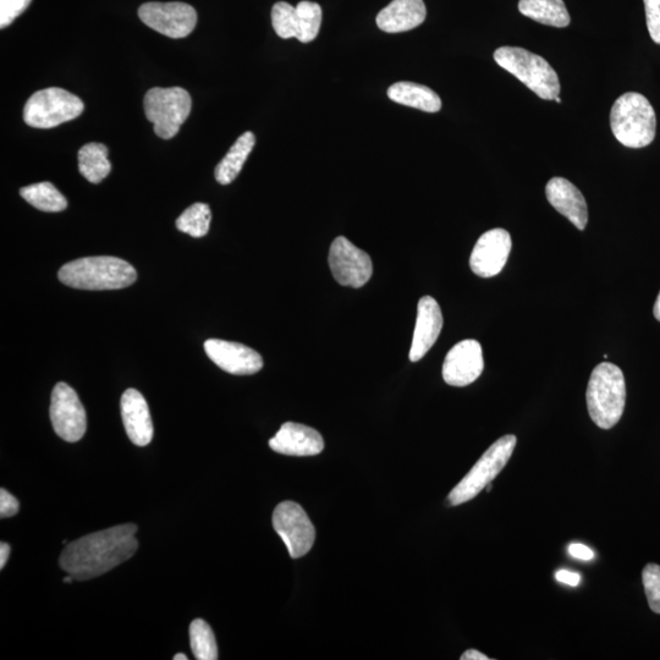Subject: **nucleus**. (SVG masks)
<instances>
[{"mask_svg": "<svg viewBox=\"0 0 660 660\" xmlns=\"http://www.w3.org/2000/svg\"><path fill=\"white\" fill-rule=\"evenodd\" d=\"M569 554L572 558L585 561L592 560L594 558L593 550L583 546V544L580 543L570 544Z\"/></svg>", "mask_w": 660, "mask_h": 660, "instance_id": "72a5a7b5", "label": "nucleus"}, {"mask_svg": "<svg viewBox=\"0 0 660 660\" xmlns=\"http://www.w3.org/2000/svg\"><path fill=\"white\" fill-rule=\"evenodd\" d=\"M554 101H557L558 103H561V98L558 96L557 98L554 99Z\"/></svg>", "mask_w": 660, "mask_h": 660, "instance_id": "79ce46f5", "label": "nucleus"}, {"mask_svg": "<svg viewBox=\"0 0 660 660\" xmlns=\"http://www.w3.org/2000/svg\"><path fill=\"white\" fill-rule=\"evenodd\" d=\"M297 14H299V36L296 40L301 43H310L316 40L322 25L321 5L313 2H300L296 5Z\"/></svg>", "mask_w": 660, "mask_h": 660, "instance_id": "cd10ccee", "label": "nucleus"}, {"mask_svg": "<svg viewBox=\"0 0 660 660\" xmlns=\"http://www.w3.org/2000/svg\"><path fill=\"white\" fill-rule=\"evenodd\" d=\"M511 236L504 229L484 233L476 242L470 257L472 272L481 278H492L503 271L510 255Z\"/></svg>", "mask_w": 660, "mask_h": 660, "instance_id": "ddd939ff", "label": "nucleus"}, {"mask_svg": "<svg viewBox=\"0 0 660 660\" xmlns=\"http://www.w3.org/2000/svg\"><path fill=\"white\" fill-rule=\"evenodd\" d=\"M328 261L330 271L340 285L359 289L370 282L373 273L371 257L344 236L333 241Z\"/></svg>", "mask_w": 660, "mask_h": 660, "instance_id": "9d476101", "label": "nucleus"}, {"mask_svg": "<svg viewBox=\"0 0 660 660\" xmlns=\"http://www.w3.org/2000/svg\"><path fill=\"white\" fill-rule=\"evenodd\" d=\"M461 660H489L483 653L476 651V649H469L460 657Z\"/></svg>", "mask_w": 660, "mask_h": 660, "instance_id": "e433bc0d", "label": "nucleus"}, {"mask_svg": "<svg viewBox=\"0 0 660 660\" xmlns=\"http://www.w3.org/2000/svg\"><path fill=\"white\" fill-rule=\"evenodd\" d=\"M269 447L275 453L289 456H315L321 454L324 442L316 429L286 422L275 436L269 440Z\"/></svg>", "mask_w": 660, "mask_h": 660, "instance_id": "f3484780", "label": "nucleus"}, {"mask_svg": "<svg viewBox=\"0 0 660 660\" xmlns=\"http://www.w3.org/2000/svg\"><path fill=\"white\" fill-rule=\"evenodd\" d=\"M51 421L55 433L65 442L76 443L85 436L86 411L75 390L64 382L53 389Z\"/></svg>", "mask_w": 660, "mask_h": 660, "instance_id": "9b49d317", "label": "nucleus"}, {"mask_svg": "<svg viewBox=\"0 0 660 660\" xmlns=\"http://www.w3.org/2000/svg\"><path fill=\"white\" fill-rule=\"evenodd\" d=\"M443 328V315L438 302L431 296H423L418 301L417 319L412 338L410 360L417 362L427 355L436 344Z\"/></svg>", "mask_w": 660, "mask_h": 660, "instance_id": "dca6fc26", "label": "nucleus"}, {"mask_svg": "<svg viewBox=\"0 0 660 660\" xmlns=\"http://www.w3.org/2000/svg\"><path fill=\"white\" fill-rule=\"evenodd\" d=\"M273 527L293 559L304 557L315 543V526L305 510L294 502H283L275 508Z\"/></svg>", "mask_w": 660, "mask_h": 660, "instance_id": "1a4fd4ad", "label": "nucleus"}, {"mask_svg": "<svg viewBox=\"0 0 660 660\" xmlns=\"http://www.w3.org/2000/svg\"><path fill=\"white\" fill-rule=\"evenodd\" d=\"M32 0H0V27L5 29L29 8Z\"/></svg>", "mask_w": 660, "mask_h": 660, "instance_id": "7c9ffc66", "label": "nucleus"}, {"mask_svg": "<svg viewBox=\"0 0 660 660\" xmlns=\"http://www.w3.org/2000/svg\"><path fill=\"white\" fill-rule=\"evenodd\" d=\"M121 417L126 434L137 447H146L153 439V423L148 404L136 389H128L121 396Z\"/></svg>", "mask_w": 660, "mask_h": 660, "instance_id": "a211bd4d", "label": "nucleus"}, {"mask_svg": "<svg viewBox=\"0 0 660 660\" xmlns=\"http://www.w3.org/2000/svg\"><path fill=\"white\" fill-rule=\"evenodd\" d=\"M516 443L517 439L513 434L498 439L476 462L471 471L462 478L458 486L450 492L448 497L450 505L456 506L470 502L489 483H492L513 456Z\"/></svg>", "mask_w": 660, "mask_h": 660, "instance_id": "423d86ee", "label": "nucleus"}, {"mask_svg": "<svg viewBox=\"0 0 660 660\" xmlns=\"http://www.w3.org/2000/svg\"><path fill=\"white\" fill-rule=\"evenodd\" d=\"M136 532V525L125 524L81 537L64 548L60 568L79 581L106 574L134 557L139 549Z\"/></svg>", "mask_w": 660, "mask_h": 660, "instance_id": "f257e3e1", "label": "nucleus"}, {"mask_svg": "<svg viewBox=\"0 0 660 660\" xmlns=\"http://www.w3.org/2000/svg\"><path fill=\"white\" fill-rule=\"evenodd\" d=\"M519 10L539 24L553 27H568L570 15L564 0H520Z\"/></svg>", "mask_w": 660, "mask_h": 660, "instance_id": "5701e85b", "label": "nucleus"}, {"mask_svg": "<svg viewBox=\"0 0 660 660\" xmlns=\"http://www.w3.org/2000/svg\"><path fill=\"white\" fill-rule=\"evenodd\" d=\"M494 60L511 75L519 79L539 98L553 101L560 93V81L552 66L541 55L519 47H500Z\"/></svg>", "mask_w": 660, "mask_h": 660, "instance_id": "39448f33", "label": "nucleus"}, {"mask_svg": "<svg viewBox=\"0 0 660 660\" xmlns=\"http://www.w3.org/2000/svg\"><path fill=\"white\" fill-rule=\"evenodd\" d=\"M486 488H487V492H488V493H491V492H492V488H493V487H492V483H489L488 486H487Z\"/></svg>", "mask_w": 660, "mask_h": 660, "instance_id": "a19ab883", "label": "nucleus"}, {"mask_svg": "<svg viewBox=\"0 0 660 660\" xmlns=\"http://www.w3.org/2000/svg\"><path fill=\"white\" fill-rule=\"evenodd\" d=\"M255 145L256 137L251 131L245 132L236 140L227 156L220 161L216 170H214V176H216L219 184L229 185L238 178Z\"/></svg>", "mask_w": 660, "mask_h": 660, "instance_id": "4be33fe9", "label": "nucleus"}, {"mask_svg": "<svg viewBox=\"0 0 660 660\" xmlns=\"http://www.w3.org/2000/svg\"><path fill=\"white\" fill-rule=\"evenodd\" d=\"M546 195L550 205L568 218L579 230H585L588 223V209L585 197L574 184L564 178L548 181Z\"/></svg>", "mask_w": 660, "mask_h": 660, "instance_id": "6ab92c4d", "label": "nucleus"}, {"mask_svg": "<svg viewBox=\"0 0 660 660\" xmlns=\"http://www.w3.org/2000/svg\"><path fill=\"white\" fill-rule=\"evenodd\" d=\"M484 368L482 346L477 340L460 341L448 352L443 363L444 382L466 387L481 376Z\"/></svg>", "mask_w": 660, "mask_h": 660, "instance_id": "4468645a", "label": "nucleus"}, {"mask_svg": "<svg viewBox=\"0 0 660 660\" xmlns=\"http://www.w3.org/2000/svg\"><path fill=\"white\" fill-rule=\"evenodd\" d=\"M586 399L592 421L599 428H613L625 410L626 384L623 371L614 363H599L594 367L588 382Z\"/></svg>", "mask_w": 660, "mask_h": 660, "instance_id": "7ed1b4c3", "label": "nucleus"}, {"mask_svg": "<svg viewBox=\"0 0 660 660\" xmlns=\"http://www.w3.org/2000/svg\"><path fill=\"white\" fill-rule=\"evenodd\" d=\"M139 16L143 24L170 38H184L195 30L197 13L185 3H146Z\"/></svg>", "mask_w": 660, "mask_h": 660, "instance_id": "f8f14e48", "label": "nucleus"}, {"mask_svg": "<svg viewBox=\"0 0 660 660\" xmlns=\"http://www.w3.org/2000/svg\"><path fill=\"white\" fill-rule=\"evenodd\" d=\"M555 579L572 587L579 586L581 581V577L577 572H571L568 570H559L557 574H555Z\"/></svg>", "mask_w": 660, "mask_h": 660, "instance_id": "f704fd0d", "label": "nucleus"}, {"mask_svg": "<svg viewBox=\"0 0 660 660\" xmlns=\"http://www.w3.org/2000/svg\"><path fill=\"white\" fill-rule=\"evenodd\" d=\"M643 2H645L649 35L654 42L660 44V0H643Z\"/></svg>", "mask_w": 660, "mask_h": 660, "instance_id": "2f4dec72", "label": "nucleus"}, {"mask_svg": "<svg viewBox=\"0 0 660 660\" xmlns=\"http://www.w3.org/2000/svg\"><path fill=\"white\" fill-rule=\"evenodd\" d=\"M427 9L423 0H393L379 11L377 25L387 33H400L416 29L426 20Z\"/></svg>", "mask_w": 660, "mask_h": 660, "instance_id": "aec40b11", "label": "nucleus"}, {"mask_svg": "<svg viewBox=\"0 0 660 660\" xmlns=\"http://www.w3.org/2000/svg\"><path fill=\"white\" fill-rule=\"evenodd\" d=\"M173 659L174 660H187V657L185 656V654L179 653V654H176V656H174Z\"/></svg>", "mask_w": 660, "mask_h": 660, "instance_id": "58836bf2", "label": "nucleus"}, {"mask_svg": "<svg viewBox=\"0 0 660 660\" xmlns=\"http://www.w3.org/2000/svg\"><path fill=\"white\" fill-rule=\"evenodd\" d=\"M643 586L652 612L660 614V566L648 564L642 572Z\"/></svg>", "mask_w": 660, "mask_h": 660, "instance_id": "c756f323", "label": "nucleus"}, {"mask_svg": "<svg viewBox=\"0 0 660 660\" xmlns=\"http://www.w3.org/2000/svg\"><path fill=\"white\" fill-rule=\"evenodd\" d=\"M653 315L656 317L657 321L660 322V291L656 300V304L653 307Z\"/></svg>", "mask_w": 660, "mask_h": 660, "instance_id": "4c0bfd02", "label": "nucleus"}, {"mask_svg": "<svg viewBox=\"0 0 660 660\" xmlns=\"http://www.w3.org/2000/svg\"><path fill=\"white\" fill-rule=\"evenodd\" d=\"M143 107L156 135L163 140H170L189 118L192 102L189 92L184 88L154 87L146 93Z\"/></svg>", "mask_w": 660, "mask_h": 660, "instance_id": "0eeeda50", "label": "nucleus"}, {"mask_svg": "<svg viewBox=\"0 0 660 660\" xmlns=\"http://www.w3.org/2000/svg\"><path fill=\"white\" fill-rule=\"evenodd\" d=\"M74 580H75L74 576H71L69 574H68V576L64 577V582H66V583L74 582Z\"/></svg>", "mask_w": 660, "mask_h": 660, "instance_id": "ea45409f", "label": "nucleus"}, {"mask_svg": "<svg viewBox=\"0 0 660 660\" xmlns=\"http://www.w3.org/2000/svg\"><path fill=\"white\" fill-rule=\"evenodd\" d=\"M10 546L8 543H0V570L4 569V566L7 565L9 555H10Z\"/></svg>", "mask_w": 660, "mask_h": 660, "instance_id": "c9c22d12", "label": "nucleus"}, {"mask_svg": "<svg viewBox=\"0 0 660 660\" xmlns=\"http://www.w3.org/2000/svg\"><path fill=\"white\" fill-rule=\"evenodd\" d=\"M85 104L63 88L51 87L30 97L25 104L24 120L31 128L52 129L84 113Z\"/></svg>", "mask_w": 660, "mask_h": 660, "instance_id": "6e6552de", "label": "nucleus"}, {"mask_svg": "<svg viewBox=\"0 0 660 660\" xmlns=\"http://www.w3.org/2000/svg\"><path fill=\"white\" fill-rule=\"evenodd\" d=\"M20 195L31 206L42 212H62L68 207L66 198L60 194L57 187L48 181L22 187Z\"/></svg>", "mask_w": 660, "mask_h": 660, "instance_id": "393cba45", "label": "nucleus"}, {"mask_svg": "<svg viewBox=\"0 0 660 660\" xmlns=\"http://www.w3.org/2000/svg\"><path fill=\"white\" fill-rule=\"evenodd\" d=\"M19 509L18 499L11 495L7 489L2 488V491H0V517L5 519V517L15 516L19 513Z\"/></svg>", "mask_w": 660, "mask_h": 660, "instance_id": "473e14b6", "label": "nucleus"}, {"mask_svg": "<svg viewBox=\"0 0 660 660\" xmlns=\"http://www.w3.org/2000/svg\"><path fill=\"white\" fill-rule=\"evenodd\" d=\"M205 351L220 370L236 376H250L263 367L262 356L257 351L234 341L208 339Z\"/></svg>", "mask_w": 660, "mask_h": 660, "instance_id": "2eb2a0df", "label": "nucleus"}, {"mask_svg": "<svg viewBox=\"0 0 660 660\" xmlns=\"http://www.w3.org/2000/svg\"><path fill=\"white\" fill-rule=\"evenodd\" d=\"M388 97L401 106L420 109L427 113H437L442 109V99L436 92L414 82H396L389 87Z\"/></svg>", "mask_w": 660, "mask_h": 660, "instance_id": "412c9836", "label": "nucleus"}, {"mask_svg": "<svg viewBox=\"0 0 660 660\" xmlns=\"http://www.w3.org/2000/svg\"><path fill=\"white\" fill-rule=\"evenodd\" d=\"M58 279L70 288L81 290H118L128 288L137 279L130 263L112 256L80 258L64 264Z\"/></svg>", "mask_w": 660, "mask_h": 660, "instance_id": "f03ea898", "label": "nucleus"}, {"mask_svg": "<svg viewBox=\"0 0 660 660\" xmlns=\"http://www.w3.org/2000/svg\"><path fill=\"white\" fill-rule=\"evenodd\" d=\"M272 24L275 33L284 40L299 36V14L296 7L289 3L279 2L274 5Z\"/></svg>", "mask_w": 660, "mask_h": 660, "instance_id": "c85d7f7f", "label": "nucleus"}, {"mask_svg": "<svg viewBox=\"0 0 660 660\" xmlns=\"http://www.w3.org/2000/svg\"><path fill=\"white\" fill-rule=\"evenodd\" d=\"M610 128L621 145L629 148L646 147L656 137V112L641 93H624L613 104Z\"/></svg>", "mask_w": 660, "mask_h": 660, "instance_id": "20e7f679", "label": "nucleus"}, {"mask_svg": "<svg viewBox=\"0 0 660 660\" xmlns=\"http://www.w3.org/2000/svg\"><path fill=\"white\" fill-rule=\"evenodd\" d=\"M192 652L198 660H217L218 646L211 626L205 620L196 619L190 625Z\"/></svg>", "mask_w": 660, "mask_h": 660, "instance_id": "bb28decb", "label": "nucleus"}, {"mask_svg": "<svg viewBox=\"0 0 660 660\" xmlns=\"http://www.w3.org/2000/svg\"><path fill=\"white\" fill-rule=\"evenodd\" d=\"M212 212L206 203H195L176 220V228L192 238H203L211 227Z\"/></svg>", "mask_w": 660, "mask_h": 660, "instance_id": "a878e982", "label": "nucleus"}, {"mask_svg": "<svg viewBox=\"0 0 660 660\" xmlns=\"http://www.w3.org/2000/svg\"><path fill=\"white\" fill-rule=\"evenodd\" d=\"M79 170L82 176L92 184H99L112 170L108 159V148L102 143H87L79 151Z\"/></svg>", "mask_w": 660, "mask_h": 660, "instance_id": "b1692460", "label": "nucleus"}]
</instances>
